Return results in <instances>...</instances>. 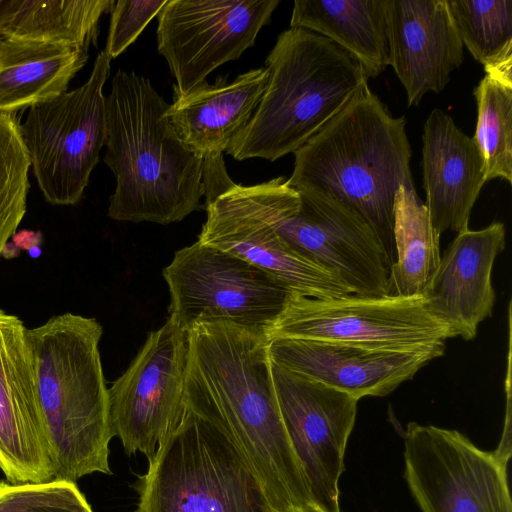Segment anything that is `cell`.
Returning <instances> with one entry per match:
<instances>
[{
    "label": "cell",
    "mask_w": 512,
    "mask_h": 512,
    "mask_svg": "<svg viewBox=\"0 0 512 512\" xmlns=\"http://www.w3.org/2000/svg\"><path fill=\"white\" fill-rule=\"evenodd\" d=\"M168 0H118L112 9L104 53L114 59L123 53L160 12Z\"/></svg>",
    "instance_id": "29"
},
{
    "label": "cell",
    "mask_w": 512,
    "mask_h": 512,
    "mask_svg": "<svg viewBox=\"0 0 512 512\" xmlns=\"http://www.w3.org/2000/svg\"><path fill=\"white\" fill-rule=\"evenodd\" d=\"M29 254L32 257H37L41 254V250L37 246H33L29 249Z\"/></svg>",
    "instance_id": "33"
},
{
    "label": "cell",
    "mask_w": 512,
    "mask_h": 512,
    "mask_svg": "<svg viewBox=\"0 0 512 512\" xmlns=\"http://www.w3.org/2000/svg\"><path fill=\"white\" fill-rule=\"evenodd\" d=\"M404 478L422 512H512L507 461L457 430L410 422Z\"/></svg>",
    "instance_id": "11"
},
{
    "label": "cell",
    "mask_w": 512,
    "mask_h": 512,
    "mask_svg": "<svg viewBox=\"0 0 512 512\" xmlns=\"http://www.w3.org/2000/svg\"><path fill=\"white\" fill-rule=\"evenodd\" d=\"M455 30L486 74L512 78V0H446Z\"/></svg>",
    "instance_id": "26"
},
{
    "label": "cell",
    "mask_w": 512,
    "mask_h": 512,
    "mask_svg": "<svg viewBox=\"0 0 512 512\" xmlns=\"http://www.w3.org/2000/svg\"><path fill=\"white\" fill-rule=\"evenodd\" d=\"M207 219L198 241L234 254L265 271L291 293L332 299L352 294L333 272L299 254L265 222L225 190L205 203Z\"/></svg>",
    "instance_id": "16"
},
{
    "label": "cell",
    "mask_w": 512,
    "mask_h": 512,
    "mask_svg": "<svg viewBox=\"0 0 512 512\" xmlns=\"http://www.w3.org/2000/svg\"><path fill=\"white\" fill-rule=\"evenodd\" d=\"M149 79L119 69L106 97L105 164L116 179L108 216L167 225L200 210L204 158L170 123Z\"/></svg>",
    "instance_id": "3"
},
{
    "label": "cell",
    "mask_w": 512,
    "mask_h": 512,
    "mask_svg": "<svg viewBox=\"0 0 512 512\" xmlns=\"http://www.w3.org/2000/svg\"><path fill=\"white\" fill-rule=\"evenodd\" d=\"M389 65L402 83L408 105L440 93L464 60L446 0H385Z\"/></svg>",
    "instance_id": "18"
},
{
    "label": "cell",
    "mask_w": 512,
    "mask_h": 512,
    "mask_svg": "<svg viewBox=\"0 0 512 512\" xmlns=\"http://www.w3.org/2000/svg\"><path fill=\"white\" fill-rule=\"evenodd\" d=\"M15 512H93L75 482L52 480L27 484Z\"/></svg>",
    "instance_id": "30"
},
{
    "label": "cell",
    "mask_w": 512,
    "mask_h": 512,
    "mask_svg": "<svg viewBox=\"0 0 512 512\" xmlns=\"http://www.w3.org/2000/svg\"><path fill=\"white\" fill-rule=\"evenodd\" d=\"M440 235L416 190L401 186L394 200L392 263L388 295L421 297L441 258Z\"/></svg>",
    "instance_id": "25"
},
{
    "label": "cell",
    "mask_w": 512,
    "mask_h": 512,
    "mask_svg": "<svg viewBox=\"0 0 512 512\" xmlns=\"http://www.w3.org/2000/svg\"><path fill=\"white\" fill-rule=\"evenodd\" d=\"M163 277L169 319L185 331L200 321L224 320L266 334L291 294L255 265L198 240L175 252Z\"/></svg>",
    "instance_id": "10"
},
{
    "label": "cell",
    "mask_w": 512,
    "mask_h": 512,
    "mask_svg": "<svg viewBox=\"0 0 512 512\" xmlns=\"http://www.w3.org/2000/svg\"><path fill=\"white\" fill-rule=\"evenodd\" d=\"M270 359L290 371L348 393L384 397L438 355L396 352L304 339H271Z\"/></svg>",
    "instance_id": "19"
},
{
    "label": "cell",
    "mask_w": 512,
    "mask_h": 512,
    "mask_svg": "<svg viewBox=\"0 0 512 512\" xmlns=\"http://www.w3.org/2000/svg\"><path fill=\"white\" fill-rule=\"evenodd\" d=\"M109 74L110 59L101 51L83 85L29 108L20 125L37 184L53 205L77 204L99 161L107 135L103 88Z\"/></svg>",
    "instance_id": "8"
},
{
    "label": "cell",
    "mask_w": 512,
    "mask_h": 512,
    "mask_svg": "<svg viewBox=\"0 0 512 512\" xmlns=\"http://www.w3.org/2000/svg\"><path fill=\"white\" fill-rule=\"evenodd\" d=\"M136 489L140 512H277L230 436L182 404Z\"/></svg>",
    "instance_id": "6"
},
{
    "label": "cell",
    "mask_w": 512,
    "mask_h": 512,
    "mask_svg": "<svg viewBox=\"0 0 512 512\" xmlns=\"http://www.w3.org/2000/svg\"><path fill=\"white\" fill-rule=\"evenodd\" d=\"M188 331L169 318L147 336L126 371L108 388L109 420L128 456L152 460L178 420L188 359Z\"/></svg>",
    "instance_id": "13"
},
{
    "label": "cell",
    "mask_w": 512,
    "mask_h": 512,
    "mask_svg": "<svg viewBox=\"0 0 512 512\" xmlns=\"http://www.w3.org/2000/svg\"><path fill=\"white\" fill-rule=\"evenodd\" d=\"M271 339L342 343L373 350L431 352L441 357L450 330L422 297L360 296L313 299L291 293L266 332Z\"/></svg>",
    "instance_id": "9"
},
{
    "label": "cell",
    "mask_w": 512,
    "mask_h": 512,
    "mask_svg": "<svg viewBox=\"0 0 512 512\" xmlns=\"http://www.w3.org/2000/svg\"><path fill=\"white\" fill-rule=\"evenodd\" d=\"M279 0H168L158 13L157 49L185 95L252 47Z\"/></svg>",
    "instance_id": "12"
},
{
    "label": "cell",
    "mask_w": 512,
    "mask_h": 512,
    "mask_svg": "<svg viewBox=\"0 0 512 512\" xmlns=\"http://www.w3.org/2000/svg\"><path fill=\"white\" fill-rule=\"evenodd\" d=\"M281 417L305 476L312 502L340 512L339 479L358 399L271 360Z\"/></svg>",
    "instance_id": "14"
},
{
    "label": "cell",
    "mask_w": 512,
    "mask_h": 512,
    "mask_svg": "<svg viewBox=\"0 0 512 512\" xmlns=\"http://www.w3.org/2000/svg\"><path fill=\"white\" fill-rule=\"evenodd\" d=\"M404 116L394 117L365 84L321 130L294 152L288 184L334 201L361 217L395 259L394 200L414 187Z\"/></svg>",
    "instance_id": "2"
},
{
    "label": "cell",
    "mask_w": 512,
    "mask_h": 512,
    "mask_svg": "<svg viewBox=\"0 0 512 512\" xmlns=\"http://www.w3.org/2000/svg\"><path fill=\"white\" fill-rule=\"evenodd\" d=\"M506 245L503 223L457 233L443 252L422 298L427 310L451 332L452 338L473 340L493 311L496 295L491 275Z\"/></svg>",
    "instance_id": "17"
},
{
    "label": "cell",
    "mask_w": 512,
    "mask_h": 512,
    "mask_svg": "<svg viewBox=\"0 0 512 512\" xmlns=\"http://www.w3.org/2000/svg\"><path fill=\"white\" fill-rule=\"evenodd\" d=\"M421 165L425 205L437 233L468 229L472 208L486 183L484 161L473 137L438 108L424 124Z\"/></svg>",
    "instance_id": "20"
},
{
    "label": "cell",
    "mask_w": 512,
    "mask_h": 512,
    "mask_svg": "<svg viewBox=\"0 0 512 512\" xmlns=\"http://www.w3.org/2000/svg\"><path fill=\"white\" fill-rule=\"evenodd\" d=\"M16 114H0V256L26 213L29 156Z\"/></svg>",
    "instance_id": "28"
},
{
    "label": "cell",
    "mask_w": 512,
    "mask_h": 512,
    "mask_svg": "<svg viewBox=\"0 0 512 512\" xmlns=\"http://www.w3.org/2000/svg\"><path fill=\"white\" fill-rule=\"evenodd\" d=\"M89 48L0 39V114H16L67 92L85 66Z\"/></svg>",
    "instance_id": "22"
},
{
    "label": "cell",
    "mask_w": 512,
    "mask_h": 512,
    "mask_svg": "<svg viewBox=\"0 0 512 512\" xmlns=\"http://www.w3.org/2000/svg\"><path fill=\"white\" fill-rule=\"evenodd\" d=\"M100 323L70 312L26 330L54 479L112 474L113 438L99 343Z\"/></svg>",
    "instance_id": "4"
},
{
    "label": "cell",
    "mask_w": 512,
    "mask_h": 512,
    "mask_svg": "<svg viewBox=\"0 0 512 512\" xmlns=\"http://www.w3.org/2000/svg\"><path fill=\"white\" fill-rule=\"evenodd\" d=\"M136 512H140V511L137 510Z\"/></svg>",
    "instance_id": "34"
},
{
    "label": "cell",
    "mask_w": 512,
    "mask_h": 512,
    "mask_svg": "<svg viewBox=\"0 0 512 512\" xmlns=\"http://www.w3.org/2000/svg\"><path fill=\"white\" fill-rule=\"evenodd\" d=\"M26 330L0 309V469L11 484L54 480Z\"/></svg>",
    "instance_id": "15"
},
{
    "label": "cell",
    "mask_w": 512,
    "mask_h": 512,
    "mask_svg": "<svg viewBox=\"0 0 512 512\" xmlns=\"http://www.w3.org/2000/svg\"><path fill=\"white\" fill-rule=\"evenodd\" d=\"M260 103L226 153L275 161L294 153L368 83L361 63L330 39L302 28L277 37L265 60Z\"/></svg>",
    "instance_id": "5"
},
{
    "label": "cell",
    "mask_w": 512,
    "mask_h": 512,
    "mask_svg": "<svg viewBox=\"0 0 512 512\" xmlns=\"http://www.w3.org/2000/svg\"><path fill=\"white\" fill-rule=\"evenodd\" d=\"M228 191L291 248L336 274L352 294L388 295L392 261L373 229L353 211L298 191L282 176L251 186L234 184Z\"/></svg>",
    "instance_id": "7"
},
{
    "label": "cell",
    "mask_w": 512,
    "mask_h": 512,
    "mask_svg": "<svg viewBox=\"0 0 512 512\" xmlns=\"http://www.w3.org/2000/svg\"><path fill=\"white\" fill-rule=\"evenodd\" d=\"M268 81L265 67L239 74L233 81L217 77L185 95H173L168 119L180 139L203 158L223 155L258 107Z\"/></svg>",
    "instance_id": "21"
},
{
    "label": "cell",
    "mask_w": 512,
    "mask_h": 512,
    "mask_svg": "<svg viewBox=\"0 0 512 512\" xmlns=\"http://www.w3.org/2000/svg\"><path fill=\"white\" fill-rule=\"evenodd\" d=\"M477 123L473 136L483 161L485 180L512 182V78L486 74L473 92Z\"/></svg>",
    "instance_id": "27"
},
{
    "label": "cell",
    "mask_w": 512,
    "mask_h": 512,
    "mask_svg": "<svg viewBox=\"0 0 512 512\" xmlns=\"http://www.w3.org/2000/svg\"><path fill=\"white\" fill-rule=\"evenodd\" d=\"M27 484L0 481V512H15L26 491Z\"/></svg>",
    "instance_id": "31"
},
{
    "label": "cell",
    "mask_w": 512,
    "mask_h": 512,
    "mask_svg": "<svg viewBox=\"0 0 512 512\" xmlns=\"http://www.w3.org/2000/svg\"><path fill=\"white\" fill-rule=\"evenodd\" d=\"M182 406L230 436L277 512L312 502L288 438L264 332L224 320L188 330Z\"/></svg>",
    "instance_id": "1"
},
{
    "label": "cell",
    "mask_w": 512,
    "mask_h": 512,
    "mask_svg": "<svg viewBox=\"0 0 512 512\" xmlns=\"http://www.w3.org/2000/svg\"><path fill=\"white\" fill-rule=\"evenodd\" d=\"M290 512H325L319 506L314 504L313 502L308 503L304 506L293 508Z\"/></svg>",
    "instance_id": "32"
},
{
    "label": "cell",
    "mask_w": 512,
    "mask_h": 512,
    "mask_svg": "<svg viewBox=\"0 0 512 512\" xmlns=\"http://www.w3.org/2000/svg\"><path fill=\"white\" fill-rule=\"evenodd\" d=\"M114 0H0V39L96 45Z\"/></svg>",
    "instance_id": "24"
},
{
    "label": "cell",
    "mask_w": 512,
    "mask_h": 512,
    "mask_svg": "<svg viewBox=\"0 0 512 512\" xmlns=\"http://www.w3.org/2000/svg\"><path fill=\"white\" fill-rule=\"evenodd\" d=\"M290 28L330 39L361 63L368 79L389 65L385 0H296Z\"/></svg>",
    "instance_id": "23"
}]
</instances>
